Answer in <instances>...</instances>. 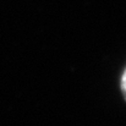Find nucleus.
<instances>
[{"label":"nucleus","instance_id":"1","mask_svg":"<svg viewBox=\"0 0 126 126\" xmlns=\"http://www.w3.org/2000/svg\"><path fill=\"white\" fill-rule=\"evenodd\" d=\"M121 91H123V94L126 99V70L123 74V77H121Z\"/></svg>","mask_w":126,"mask_h":126}]
</instances>
